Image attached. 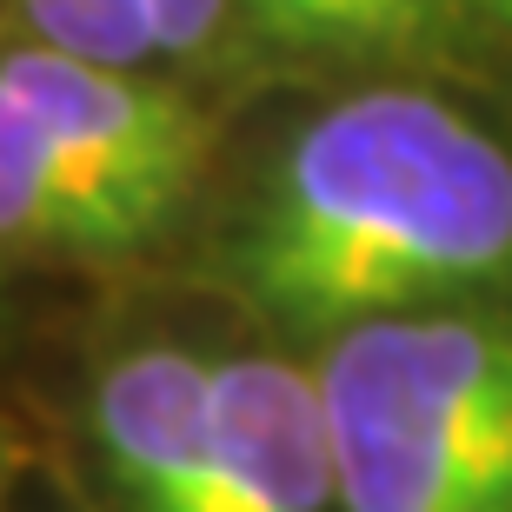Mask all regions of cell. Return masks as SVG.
Wrapping results in <instances>:
<instances>
[{
    "label": "cell",
    "mask_w": 512,
    "mask_h": 512,
    "mask_svg": "<svg viewBox=\"0 0 512 512\" xmlns=\"http://www.w3.org/2000/svg\"><path fill=\"white\" fill-rule=\"evenodd\" d=\"M499 280H512V153L413 87L306 120L233 233V286L320 340Z\"/></svg>",
    "instance_id": "cell-1"
},
{
    "label": "cell",
    "mask_w": 512,
    "mask_h": 512,
    "mask_svg": "<svg viewBox=\"0 0 512 512\" xmlns=\"http://www.w3.org/2000/svg\"><path fill=\"white\" fill-rule=\"evenodd\" d=\"M340 512H512V313L426 306L333 333Z\"/></svg>",
    "instance_id": "cell-2"
},
{
    "label": "cell",
    "mask_w": 512,
    "mask_h": 512,
    "mask_svg": "<svg viewBox=\"0 0 512 512\" xmlns=\"http://www.w3.org/2000/svg\"><path fill=\"white\" fill-rule=\"evenodd\" d=\"M0 80L153 233L180 207V193L193 187V173L207 160V120L193 114V100H180L167 80H147L140 67H107V60H80L47 40H27V47L0 54Z\"/></svg>",
    "instance_id": "cell-3"
},
{
    "label": "cell",
    "mask_w": 512,
    "mask_h": 512,
    "mask_svg": "<svg viewBox=\"0 0 512 512\" xmlns=\"http://www.w3.org/2000/svg\"><path fill=\"white\" fill-rule=\"evenodd\" d=\"M94 453L120 512H207L213 366L180 346H133L94 386Z\"/></svg>",
    "instance_id": "cell-4"
},
{
    "label": "cell",
    "mask_w": 512,
    "mask_h": 512,
    "mask_svg": "<svg viewBox=\"0 0 512 512\" xmlns=\"http://www.w3.org/2000/svg\"><path fill=\"white\" fill-rule=\"evenodd\" d=\"M207 512H340L320 380L286 360L213 366Z\"/></svg>",
    "instance_id": "cell-5"
},
{
    "label": "cell",
    "mask_w": 512,
    "mask_h": 512,
    "mask_svg": "<svg viewBox=\"0 0 512 512\" xmlns=\"http://www.w3.org/2000/svg\"><path fill=\"white\" fill-rule=\"evenodd\" d=\"M147 220L0 80V247L127 253Z\"/></svg>",
    "instance_id": "cell-6"
},
{
    "label": "cell",
    "mask_w": 512,
    "mask_h": 512,
    "mask_svg": "<svg viewBox=\"0 0 512 512\" xmlns=\"http://www.w3.org/2000/svg\"><path fill=\"white\" fill-rule=\"evenodd\" d=\"M20 14H27L34 40H47L60 54H80V60L147 67L160 54L147 0H20Z\"/></svg>",
    "instance_id": "cell-7"
},
{
    "label": "cell",
    "mask_w": 512,
    "mask_h": 512,
    "mask_svg": "<svg viewBox=\"0 0 512 512\" xmlns=\"http://www.w3.org/2000/svg\"><path fill=\"white\" fill-rule=\"evenodd\" d=\"M240 14L273 47H333V54H353L346 0H240Z\"/></svg>",
    "instance_id": "cell-8"
},
{
    "label": "cell",
    "mask_w": 512,
    "mask_h": 512,
    "mask_svg": "<svg viewBox=\"0 0 512 512\" xmlns=\"http://www.w3.org/2000/svg\"><path fill=\"white\" fill-rule=\"evenodd\" d=\"M439 0H346V27H353V54L373 47H413L433 27Z\"/></svg>",
    "instance_id": "cell-9"
},
{
    "label": "cell",
    "mask_w": 512,
    "mask_h": 512,
    "mask_svg": "<svg viewBox=\"0 0 512 512\" xmlns=\"http://www.w3.org/2000/svg\"><path fill=\"white\" fill-rule=\"evenodd\" d=\"M147 20H153V47L167 60H193L207 54L220 20H227V0H147Z\"/></svg>",
    "instance_id": "cell-10"
},
{
    "label": "cell",
    "mask_w": 512,
    "mask_h": 512,
    "mask_svg": "<svg viewBox=\"0 0 512 512\" xmlns=\"http://www.w3.org/2000/svg\"><path fill=\"white\" fill-rule=\"evenodd\" d=\"M20 466H27V439H20L14 419H0V506H7V493H14Z\"/></svg>",
    "instance_id": "cell-11"
},
{
    "label": "cell",
    "mask_w": 512,
    "mask_h": 512,
    "mask_svg": "<svg viewBox=\"0 0 512 512\" xmlns=\"http://www.w3.org/2000/svg\"><path fill=\"white\" fill-rule=\"evenodd\" d=\"M486 14H499V20H512V0H479Z\"/></svg>",
    "instance_id": "cell-12"
}]
</instances>
